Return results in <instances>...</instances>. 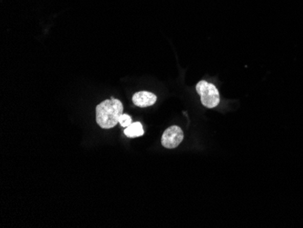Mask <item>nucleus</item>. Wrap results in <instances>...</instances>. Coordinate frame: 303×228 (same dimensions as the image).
<instances>
[{"mask_svg":"<svg viewBox=\"0 0 303 228\" xmlns=\"http://www.w3.org/2000/svg\"><path fill=\"white\" fill-rule=\"evenodd\" d=\"M123 110V104L118 99L111 97L109 100L103 101L96 107V122L104 129L114 128L119 123Z\"/></svg>","mask_w":303,"mask_h":228,"instance_id":"1","label":"nucleus"},{"mask_svg":"<svg viewBox=\"0 0 303 228\" xmlns=\"http://www.w3.org/2000/svg\"><path fill=\"white\" fill-rule=\"evenodd\" d=\"M196 91L199 94L202 104L208 108H216L220 103V95L215 86L207 81H199L196 85Z\"/></svg>","mask_w":303,"mask_h":228,"instance_id":"2","label":"nucleus"},{"mask_svg":"<svg viewBox=\"0 0 303 228\" xmlns=\"http://www.w3.org/2000/svg\"><path fill=\"white\" fill-rule=\"evenodd\" d=\"M184 139V132L183 130L177 127L172 126L167 128L162 136V144L165 148L172 149L179 146Z\"/></svg>","mask_w":303,"mask_h":228,"instance_id":"3","label":"nucleus"},{"mask_svg":"<svg viewBox=\"0 0 303 228\" xmlns=\"http://www.w3.org/2000/svg\"><path fill=\"white\" fill-rule=\"evenodd\" d=\"M156 99L157 97L155 94L147 91H141L134 95L133 103L139 108H147L155 104Z\"/></svg>","mask_w":303,"mask_h":228,"instance_id":"4","label":"nucleus"},{"mask_svg":"<svg viewBox=\"0 0 303 228\" xmlns=\"http://www.w3.org/2000/svg\"><path fill=\"white\" fill-rule=\"evenodd\" d=\"M124 135L130 137V138H135V137H139L144 135V128L143 126L139 122L132 123L128 128L124 129Z\"/></svg>","mask_w":303,"mask_h":228,"instance_id":"5","label":"nucleus"},{"mask_svg":"<svg viewBox=\"0 0 303 228\" xmlns=\"http://www.w3.org/2000/svg\"><path fill=\"white\" fill-rule=\"evenodd\" d=\"M119 124L123 128H128L130 125L132 124L131 116H128L126 114H123L120 117Z\"/></svg>","mask_w":303,"mask_h":228,"instance_id":"6","label":"nucleus"}]
</instances>
